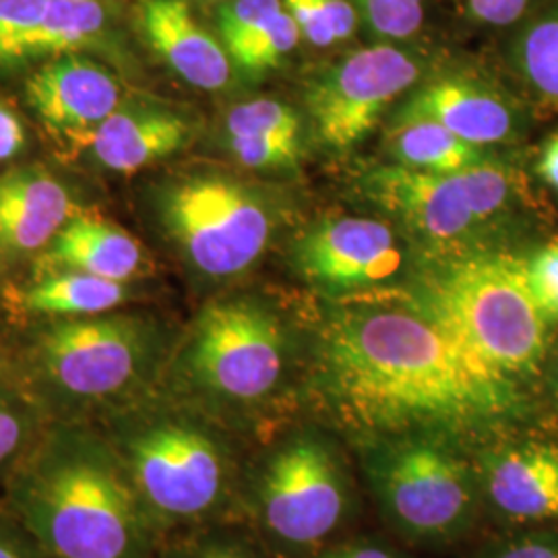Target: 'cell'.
<instances>
[{
    "instance_id": "1",
    "label": "cell",
    "mask_w": 558,
    "mask_h": 558,
    "mask_svg": "<svg viewBox=\"0 0 558 558\" xmlns=\"http://www.w3.org/2000/svg\"><path fill=\"white\" fill-rule=\"evenodd\" d=\"M319 377L352 428L470 435L523 408V385L490 368L418 299L356 302L325 320Z\"/></svg>"
},
{
    "instance_id": "2",
    "label": "cell",
    "mask_w": 558,
    "mask_h": 558,
    "mask_svg": "<svg viewBox=\"0 0 558 558\" xmlns=\"http://www.w3.org/2000/svg\"><path fill=\"white\" fill-rule=\"evenodd\" d=\"M9 500L52 558H145L149 513L110 440L52 433L21 463Z\"/></svg>"
},
{
    "instance_id": "3",
    "label": "cell",
    "mask_w": 558,
    "mask_h": 558,
    "mask_svg": "<svg viewBox=\"0 0 558 558\" xmlns=\"http://www.w3.org/2000/svg\"><path fill=\"white\" fill-rule=\"evenodd\" d=\"M416 299L482 362L525 385L546 354V325L527 283V260L480 253L442 263Z\"/></svg>"
},
{
    "instance_id": "4",
    "label": "cell",
    "mask_w": 558,
    "mask_h": 558,
    "mask_svg": "<svg viewBox=\"0 0 558 558\" xmlns=\"http://www.w3.org/2000/svg\"><path fill=\"white\" fill-rule=\"evenodd\" d=\"M156 214L180 255L214 279L236 278L253 267L276 230V209L260 189L214 170L163 182Z\"/></svg>"
},
{
    "instance_id": "5",
    "label": "cell",
    "mask_w": 558,
    "mask_h": 558,
    "mask_svg": "<svg viewBox=\"0 0 558 558\" xmlns=\"http://www.w3.org/2000/svg\"><path fill=\"white\" fill-rule=\"evenodd\" d=\"M182 364L191 383L214 398L259 401L286 368L281 323L257 300H216L195 320Z\"/></svg>"
},
{
    "instance_id": "6",
    "label": "cell",
    "mask_w": 558,
    "mask_h": 558,
    "mask_svg": "<svg viewBox=\"0 0 558 558\" xmlns=\"http://www.w3.org/2000/svg\"><path fill=\"white\" fill-rule=\"evenodd\" d=\"M151 323L133 315H96L50 323L34 345L41 380L62 398L112 399L133 389L156 356Z\"/></svg>"
},
{
    "instance_id": "7",
    "label": "cell",
    "mask_w": 558,
    "mask_h": 558,
    "mask_svg": "<svg viewBox=\"0 0 558 558\" xmlns=\"http://www.w3.org/2000/svg\"><path fill=\"white\" fill-rule=\"evenodd\" d=\"M149 515L199 518L223 495L220 442L184 420H147L110 440Z\"/></svg>"
},
{
    "instance_id": "8",
    "label": "cell",
    "mask_w": 558,
    "mask_h": 558,
    "mask_svg": "<svg viewBox=\"0 0 558 558\" xmlns=\"http://www.w3.org/2000/svg\"><path fill=\"white\" fill-rule=\"evenodd\" d=\"M373 478L393 519L420 536L456 530L472 509V476L449 449L405 437L380 451Z\"/></svg>"
},
{
    "instance_id": "9",
    "label": "cell",
    "mask_w": 558,
    "mask_h": 558,
    "mask_svg": "<svg viewBox=\"0 0 558 558\" xmlns=\"http://www.w3.org/2000/svg\"><path fill=\"white\" fill-rule=\"evenodd\" d=\"M418 77V60L396 46L362 48L323 71L306 98L320 140L333 149L354 147Z\"/></svg>"
},
{
    "instance_id": "10",
    "label": "cell",
    "mask_w": 558,
    "mask_h": 558,
    "mask_svg": "<svg viewBox=\"0 0 558 558\" xmlns=\"http://www.w3.org/2000/svg\"><path fill=\"white\" fill-rule=\"evenodd\" d=\"M343 480L331 451L315 439L292 440L267 463L260 513L278 538L313 544L338 527L345 511Z\"/></svg>"
},
{
    "instance_id": "11",
    "label": "cell",
    "mask_w": 558,
    "mask_h": 558,
    "mask_svg": "<svg viewBox=\"0 0 558 558\" xmlns=\"http://www.w3.org/2000/svg\"><path fill=\"white\" fill-rule=\"evenodd\" d=\"M366 195L412 234L442 251L463 244L484 226L465 170L433 174L408 166H383L366 174Z\"/></svg>"
},
{
    "instance_id": "12",
    "label": "cell",
    "mask_w": 558,
    "mask_h": 558,
    "mask_svg": "<svg viewBox=\"0 0 558 558\" xmlns=\"http://www.w3.org/2000/svg\"><path fill=\"white\" fill-rule=\"evenodd\" d=\"M304 278L329 290H360L396 278L405 253L398 234L373 218H329L296 246Z\"/></svg>"
},
{
    "instance_id": "13",
    "label": "cell",
    "mask_w": 558,
    "mask_h": 558,
    "mask_svg": "<svg viewBox=\"0 0 558 558\" xmlns=\"http://www.w3.org/2000/svg\"><path fill=\"white\" fill-rule=\"evenodd\" d=\"M25 100L57 137L87 145L122 101L119 77L80 52L48 60L25 81Z\"/></svg>"
},
{
    "instance_id": "14",
    "label": "cell",
    "mask_w": 558,
    "mask_h": 558,
    "mask_svg": "<svg viewBox=\"0 0 558 558\" xmlns=\"http://www.w3.org/2000/svg\"><path fill=\"white\" fill-rule=\"evenodd\" d=\"M193 137V122L151 100H122L87 141L89 158L108 172L133 174L174 156Z\"/></svg>"
},
{
    "instance_id": "15",
    "label": "cell",
    "mask_w": 558,
    "mask_h": 558,
    "mask_svg": "<svg viewBox=\"0 0 558 558\" xmlns=\"http://www.w3.org/2000/svg\"><path fill=\"white\" fill-rule=\"evenodd\" d=\"M40 276L77 271L129 283L149 269L140 240L96 209H75L38 259ZM38 276V278H40Z\"/></svg>"
},
{
    "instance_id": "16",
    "label": "cell",
    "mask_w": 558,
    "mask_h": 558,
    "mask_svg": "<svg viewBox=\"0 0 558 558\" xmlns=\"http://www.w3.org/2000/svg\"><path fill=\"white\" fill-rule=\"evenodd\" d=\"M141 34L180 80L205 92H218L232 77L230 54L214 38L184 0H141Z\"/></svg>"
},
{
    "instance_id": "17",
    "label": "cell",
    "mask_w": 558,
    "mask_h": 558,
    "mask_svg": "<svg viewBox=\"0 0 558 558\" xmlns=\"http://www.w3.org/2000/svg\"><path fill=\"white\" fill-rule=\"evenodd\" d=\"M433 120L476 147L511 140L518 119L511 104L478 81L442 77L422 85L403 104L399 122Z\"/></svg>"
},
{
    "instance_id": "18",
    "label": "cell",
    "mask_w": 558,
    "mask_h": 558,
    "mask_svg": "<svg viewBox=\"0 0 558 558\" xmlns=\"http://www.w3.org/2000/svg\"><path fill=\"white\" fill-rule=\"evenodd\" d=\"M77 207L66 186L41 166H23L0 177V253L44 251Z\"/></svg>"
},
{
    "instance_id": "19",
    "label": "cell",
    "mask_w": 558,
    "mask_h": 558,
    "mask_svg": "<svg viewBox=\"0 0 558 558\" xmlns=\"http://www.w3.org/2000/svg\"><path fill=\"white\" fill-rule=\"evenodd\" d=\"M486 486L511 518H558V445L527 442L502 451L488 465Z\"/></svg>"
},
{
    "instance_id": "20",
    "label": "cell",
    "mask_w": 558,
    "mask_h": 558,
    "mask_svg": "<svg viewBox=\"0 0 558 558\" xmlns=\"http://www.w3.org/2000/svg\"><path fill=\"white\" fill-rule=\"evenodd\" d=\"M129 299V286L77 271H57L36 279L21 292V306L34 315L59 319L96 317Z\"/></svg>"
},
{
    "instance_id": "21",
    "label": "cell",
    "mask_w": 558,
    "mask_h": 558,
    "mask_svg": "<svg viewBox=\"0 0 558 558\" xmlns=\"http://www.w3.org/2000/svg\"><path fill=\"white\" fill-rule=\"evenodd\" d=\"M393 158L408 168L456 174L484 160L480 147L459 140L433 120H403L391 135Z\"/></svg>"
},
{
    "instance_id": "22",
    "label": "cell",
    "mask_w": 558,
    "mask_h": 558,
    "mask_svg": "<svg viewBox=\"0 0 558 558\" xmlns=\"http://www.w3.org/2000/svg\"><path fill=\"white\" fill-rule=\"evenodd\" d=\"M104 27L106 11L100 0H50L44 20L23 46L21 64L80 52L100 36Z\"/></svg>"
},
{
    "instance_id": "23",
    "label": "cell",
    "mask_w": 558,
    "mask_h": 558,
    "mask_svg": "<svg viewBox=\"0 0 558 558\" xmlns=\"http://www.w3.org/2000/svg\"><path fill=\"white\" fill-rule=\"evenodd\" d=\"M300 34L317 48L350 40L359 27L356 7L348 0H281Z\"/></svg>"
},
{
    "instance_id": "24",
    "label": "cell",
    "mask_w": 558,
    "mask_h": 558,
    "mask_svg": "<svg viewBox=\"0 0 558 558\" xmlns=\"http://www.w3.org/2000/svg\"><path fill=\"white\" fill-rule=\"evenodd\" d=\"M519 66L542 96L558 101V9L534 21L519 40Z\"/></svg>"
},
{
    "instance_id": "25",
    "label": "cell",
    "mask_w": 558,
    "mask_h": 558,
    "mask_svg": "<svg viewBox=\"0 0 558 558\" xmlns=\"http://www.w3.org/2000/svg\"><path fill=\"white\" fill-rule=\"evenodd\" d=\"M226 137L248 135V137H269L300 145L299 114L283 101L260 100L244 101L234 106L226 122Z\"/></svg>"
},
{
    "instance_id": "26",
    "label": "cell",
    "mask_w": 558,
    "mask_h": 558,
    "mask_svg": "<svg viewBox=\"0 0 558 558\" xmlns=\"http://www.w3.org/2000/svg\"><path fill=\"white\" fill-rule=\"evenodd\" d=\"M300 38L302 34L296 21L292 20L286 9H281L274 20L267 21L251 38L230 50V59L242 71L260 73L279 64L286 54L296 48Z\"/></svg>"
},
{
    "instance_id": "27",
    "label": "cell",
    "mask_w": 558,
    "mask_h": 558,
    "mask_svg": "<svg viewBox=\"0 0 558 558\" xmlns=\"http://www.w3.org/2000/svg\"><path fill=\"white\" fill-rule=\"evenodd\" d=\"M50 0H0V66L21 64L23 46L40 25Z\"/></svg>"
},
{
    "instance_id": "28",
    "label": "cell",
    "mask_w": 558,
    "mask_h": 558,
    "mask_svg": "<svg viewBox=\"0 0 558 558\" xmlns=\"http://www.w3.org/2000/svg\"><path fill=\"white\" fill-rule=\"evenodd\" d=\"M368 27L387 40H408L424 21V0H356Z\"/></svg>"
},
{
    "instance_id": "29",
    "label": "cell",
    "mask_w": 558,
    "mask_h": 558,
    "mask_svg": "<svg viewBox=\"0 0 558 558\" xmlns=\"http://www.w3.org/2000/svg\"><path fill=\"white\" fill-rule=\"evenodd\" d=\"M283 9L281 0H226L221 2L220 38L228 54L239 44L251 38L267 21Z\"/></svg>"
},
{
    "instance_id": "30",
    "label": "cell",
    "mask_w": 558,
    "mask_h": 558,
    "mask_svg": "<svg viewBox=\"0 0 558 558\" xmlns=\"http://www.w3.org/2000/svg\"><path fill=\"white\" fill-rule=\"evenodd\" d=\"M226 143L232 156L242 166L253 170L286 168L299 160L300 145L296 143H286V141L269 140V137H248V135L226 137Z\"/></svg>"
},
{
    "instance_id": "31",
    "label": "cell",
    "mask_w": 558,
    "mask_h": 558,
    "mask_svg": "<svg viewBox=\"0 0 558 558\" xmlns=\"http://www.w3.org/2000/svg\"><path fill=\"white\" fill-rule=\"evenodd\" d=\"M527 283L544 319L558 320V242L544 246L527 260Z\"/></svg>"
},
{
    "instance_id": "32",
    "label": "cell",
    "mask_w": 558,
    "mask_h": 558,
    "mask_svg": "<svg viewBox=\"0 0 558 558\" xmlns=\"http://www.w3.org/2000/svg\"><path fill=\"white\" fill-rule=\"evenodd\" d=\"M29 437V418L13 403L0 399V465L20 456Z\"/></svg>"
},
{
    "instance_id": "33",
    "label": "cell",
    "mask_w": 558,
    "mask_h": 558,
    "mask_svg": "<svg viewBox=\"0 0 558 558\" xmlns=\"http://www.w3.org/2000/svg\"><path fill=\"white\" fill-rule=\"evenodd\" d=\"M530 4L532 0H468L472 17L495 27H505L521 20Z\"/></svg>"
},
{
    "instance_id": "34",
    "label": "cell",
    "mask_w": 558,
    "mask_h": 558,
    "mask_svg": "<svg viewBox=\"0 0 558 558\" xmlns=\"http://www.w3.org/2000/svg\"><path fill=\"white\" fill-rule=\"evenodd\" d=\"M25 147V129L15 110L0 100V161L13 160Z\"/></svg>"
},
{
    "instance_id": "35",
    "label": "cell",
    "mask_w": 558,
    "mask_h": 558,
    "mask_svg": "<svg viewBox=\"0 0 558 558\" xmlns=\"http://www.w3.org/2000/svg\"><path fill=\"white\" fill-rule=\"evenodd\" d=\"M25 536V532L21 534L7 519L0 518V558H36Z\"/></svg>"
},
{
    "instance_id": "36",
    "label": "cell",
    "mask_w": 558,
    "mask_h": 558,
    "mask_svg": "<svg viewBox=\"0 0 558 558\" xmlns=\"http://www.w3.org/2000/svg\"><path fill=\"white\" fill-rule=\"evenodd\" d=\"M497 558H558V546L548 544V542L530 539V542H523V544H515V546L507 548Z\"/></svg>"
},
{
    "instance_id": "37",
    "label": "cell",
    "mask_w": 558,
    "mask_h": 558,
    "mask_svg": "<svg viewBox=\"0 0 558 558\" xmlns=\"http://www.w3.org/2000/svg\"><path fill=\"white\" fill-rule=\"evenodd\" d=\"M539 177L558 191V137L550 141L538 163Z\"/></svg>"
},
{
    "instance_id": "38",
    "label": "cell",
    "mask_w": 558,
    "mask_h": 558,
    "mask_svg": "<svg viewBox=\"0 0 558 558\" xmlns=\"http://www.w3.org/2000/svg\"><path fill=\"white\" fill-rule=\"evenodd\" d=\"M323 558H396L380 548H371V546H359V548H343V550H336L329 553Z\"/></svg>"
},
{
    "instance_id": "39",
    "label": "cell",
    "mask_w": 558,
    "mask_h": 558,
    "mask_svg": "<svg viewBox=\"0 0 558 558\" xmlns=\"http://www.w3.org/2000/svg\"><path fill=\"white\" fill-rule=\"evenodd\" d=\"M195 558H251L244 553H240L236 548H228V546H216V548H207Z\"/></svg>"
},
{
    "instance_id": "40",
    "label": "cell",
    "mask_w": 558,
    "mask_h": 558,
    "mask_svg": "<svg viewBox=\"0 0 558 558\" xmlns=\"http://www.w3.org/2000/svg\"><path fill=\"white\" fill-rule=\"evenodd\" d=\"M207 2H226V0H207Z\"/></svg>"
},
{
    "instance_id": "41",
    "label": "cell",
    "mask_w": 558,
    "mask_h": 558,
    "mask_svg": "<svg viewBox=\"0 0 558 558\" xmlns=\"http://www.w3.org/2000/svg\"><path fill=\"white\" fill-rule=\"evenodd\" d=\"M557 385H558V364H557Z\"/></svg>"
}]
</instances>
